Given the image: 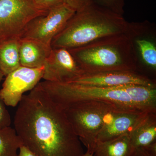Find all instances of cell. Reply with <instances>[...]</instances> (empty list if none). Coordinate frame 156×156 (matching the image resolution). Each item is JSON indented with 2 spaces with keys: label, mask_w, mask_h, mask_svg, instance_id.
<instances>
[{
  "label": "cell",
  "mask_w": 156,
  "mask_h": 156,
  "mask_svg": "<svg viewBox=\"0 0 156 156\" xmlns=\"http://www.w3.org/2000/svg\"><path fill=\"white\" fill-rule=\"evenodd\" d=\"M23 145L38 156H82V143L64 108L39 85L23 95L14 117Z\"/></svg>",
  "instance_id": "cell-1"
},
{
  "label": "cell",
  "mask_w": 156,
  "mask_h": 156,
  "mask_svg": "<svg viewBox=\"0 0 156 156\" xmlns=\"http://www.w3.org/2000/svg\"><path fill=\"white\" fill-rule=\"evenodd\" d=\"M62 107L88 100L104 101L126 110L156 112V87L130 85L115 87L44 81L38 83Z\"/></svg>",
  "instance_id": "cell-2"
},
{
  "label": "cell",
  "mask_w": 156,
  "mask_h": 156,
  "mask_svg": "<svg viewBox=\"0 0 156 156\" xmlns=\"http://www.w3.org/2000/svg\"><path fill=\"white\" fill-rule=\"evenodd\" d=\"M129 22L123 16L92 3L77 11L52 40V49H70L109 36L126 33Z\"/></svg>",
  "instance_id": "cell-3"
},
{
  "label": "cell",
  "mask_w": 156,
  "mask_h": 156,
  "mask_svg": "<svg viewBox=\"0 0 156 156\" xmlns=\"http://www.w3.org/2000/svg\"><path fill=\"white\" fill-rule=\"evenodd\" d=\"M68 50L84 73L136 71L137 68L136 51L126 33Z\"/></svg>",
  "instance_id": "cell-4"
},
{
  "label": "cell",
  "mask_w": 156,
  "mask_h": 156,
  "mask_svg": "<svg viewBox=\"0 0 156 156\" xmlns=\"http://www.w3.org/2000/svg\"><path fill=\"white\" fill-rule=\"evenodd\" d=\"M62 108L81 143L87 151L93 153L98 136L107 116L115 111L126 110L110 103L95 100L79 101Z\"/></svg>",
  "instance_id": "cell-5"
},
{
  "label": "cell",
  "mask_w": 156,
  "mask_h": 156,
  "mask_svg": "<svg viewBox=\"0 0 156 156\" xmlns=\"http://www.w3.org/2000/svg\"><path fill=\"white\" fill-rule=\"evenodd\" d=\"M48 13L38 9L33 0H0V44L20 39L32 20Z\"/></svg>",
  "instance_id": "cell-6"
},
{
  "label": "cell",
  "mask_w": 156,
  "mask_h": 156,
  "mask_svg": "<svg viewBox=\"0 0 156 156\" xmlns=\"http://www.w3.org/2000/svg\"><path fill=\"white\" fill-rule=\"evenodd\" d=\"M75 12L66 3L52 9L46 15L32 20L26 27L20 39H32L51 46L54 37Z\"/></svg>",
  "instance_id": "cell-7"
},
{
  "label": "cell",
  "mask_w": 156,
  "mask_h": 156,
  "mask_svg": "<svg viewBox=\"0 0 156 156\" xmlns=\"http://www.w3.org/2000/svg\"><path fill=\"white\" fill-rule=\"evenodd\" d=\"M44 66L30 68L20 66L5 76L0 98L6 106H17L25 92L30 91L43 79Z\"/></svg>",
  "instance_id": "cell-8"
},
{
  "label": "cell",
  "mask_w": 156,
  "mask_h": 156,
  "mask_svg": "<svg viewBox=\"0 0 156 156\" xmlns=\"http://www.w3.org/2000/svg\"><path fill=\"white\" fill-rule=\"evenodd\" d=\"M44 66L43 79L53 83H70L84 74L69 50L64 48H52Z\"/></svg>",
  "instance_id": "cell-9"
},
{
  "label": "cell",
  "mask_w": 156,
  "mask_h": 156,
  "mask_svg": "<svg viewBox=\"0 0 156 156\" xmlns=\"http://www.w3.org/2000/svg\"><path fill=\"white\" fill-rule=\"evenodd\" d=\"M70 83L97 87H115L136 85L156 87L153 81L146 76L138 73L136 71H113L84 73Z\"/></svg>",
  "instance_id": "cell-10"
},
{
  "label": "cell",
  "mask_w": 156,
  "mask_h": 156,
  "mask_svg": "<svg viewBox=\"0 0 156 156\" xmlns=\"http://www.w3.org/2000/svg\"><path fill=\"white\" fill-rule=\"evenodd\" d=\"M147 21L129 23L126 34L131 39L136 51L137 60L152 70H156V45L154 32Z\"/></svg>",
  "instance_id": "cell-11"
},
{
  "label": "cell",
  "mask_w": 156,
  "mask_h": 156,
  "mask_svg": "<svg viewBox=\"0 0 156 156\" xmlns=\"http://www.w3.org/2000/svg\"><path fill=\"white\" fill-rule=\"evenodd\" d=\"M147 112L123 110L111 112L105 118L97 141H105L130 134Z\"/></svg>",
  "instance_id": "cell-12"
},
{
  "label": "cell",
  "mask_w": 156,
  "mask_h": 156,
  "mask_svg": "<svg viewBox=\"0 0 156 156\" xmlns=\"http://www.w3.org/2000/svg\"><path fill=\"white\" fill-rule=\"evenodd\" d=\"M52 50L51 46L35 40L20 39L19 55L20 66L30 68L44 66Z\"/></svg>",
  "instance_id": "cell-13"
},
{
  "label": "cell",
  "mask_w": 156,
  "mask_h": 156,
  "mask_svg": "<svg viewBox=\"0 0 156 156\" xmlns=\"http://www.w3.org/2000/svg\"><path fill=\"white\" fill-rule=\"evenodd\" d=\"M134 149L142 148L156 142V112H148L129 134Z\"/></svg>",
  "instance_id": "cell-14"
},
{
  "label": "cell",
  "mask_w": 156,
  "mask_h": 156,
  "mask_svg": "<svg viewBox=\"0 0 156 156\" xmlns=\"http://www.w3.org/2000/svg\"><path fill=\"white\" fill-rule=\"evenodd\" d=\"M134 150L129 134H126L106 141H97L93 156H131Z\"/></svg>",
  "instance_id": "cell-15"
},
{
  "label": "cell",
  "mask_w": 156,
  "mask_h": 156,
  "mask_svg": "<svg viewBox=\"0 0 156 156\" xmlns=\"http://www.w3.org/2000/svg\"><path fill=\"white\" fill-rule=\"evenodd\" d=\"M20 39H15L0 44V70L5 77L20 66Z\"/></svg>",
  "instance_id": "cell-16"
},
{
  "label": "cell",
  "mask_w": 156,
  "mask_h": 156,
  "mask_svg": "<svg viewBox=\"0 0 156 156\" xmlns=\"http://www.w3.org/2000/svg\"><path fill=\"white\" fill-rule=\"evenodd\" d=\"M22 145L14 128L9 126L0 129V156H18V151Z\"/></svg>",
  "instance_id": "cell-17"
},
{
  "label": "cell",
  "mask_w": 156,
  "mask_h": 156,
  "mask_svg": "<svg viewBox=\"0 0 156 156\" xmlns=\"http://www.w3.org/2000/svg\"><path fill=\"white\" fill-rule=\"evenodd\" d=\"M92 2L119 15L125 13V0H92Z\"/></svg>",
  "instance_id": "cell-18"
},
{
  "label": "cell",
  "mask_w": 156,
  "mask_h": 156,
  "mask_svg": "<svg viewBox=\"0 0 156 156\" xmlns=\"http://www.w3.org/2000/svg\"><path fill=\"white\" fill-rule=\"evenodd\" d=\"M37 8L49 12L50 10L65 4V0H33Z\"/></svg>",
  "instance_id": "cell-19"
},
{
  "label": "cell",
  "mask_w": 156,
  "mask_h": 156,
  "mask_svg": "<svg viewBox=\"0 0 156 156\" xmlns=\"http://www.w3.org/2000/svg\"><path fill=\"white\" fill-rule=\"evenodd\" d=\"M6 105L0 98V129L10 126L11 120Z\"/></svg>",
  "instance_id": "cell-20"
},
{
  "label": "cell",
  "mask_w": 156,
  "mask_h": 156,
  "mask_svg": "<svg viewBox=\"0 0 156 156\" xmlns=\"http://www.w3.org/2000/svg\"><path fill=\"white\" fill-rule=\"evenodd\" d=\"M92 0H65V3L76 12L92 4Z\"/></svg>",
  "instance_id": "cell-21"
},
{
  "label": "cell",
  "mask_w": 156,
  "mask_h": 156,
  "mask_svg": "<svg viewBox=\"0 0 156 156\" xmlns=\"http://www.w3.org/2000/svg\"><path fill=\"white\" fill-rule=\"evenodd\" d=\"M18 156H38L24 145L20 147Z\"/></svg>",
  "instance_id": "cell-22"
},
{
  "label": "cell",
  "mask_w": 156,
  "mask_h": 156,
  "mask_svg": "<svg viewBox=\"0 0 156 156\" xmlns=\"http://www.w3.org/2000/svg\"><path fill=\"white\" fill-rule=\"evenodd\" d=\"M131 156H151L147 154L141 149H134V151L132 153Z\"/></svg>",
  "instance_id": "cell-23"
},
{
  "label": "cell",
  "mask_w": 156,
  "mask_h": 156,
  "mask_svg": "<svg viewBox=\"0 0 156 156\" xmlns=\"http://www.w3.org/2000/svg\"><path fill=\"white\" fill-rule=\"evenodd\" d=\"M82 156H93V153L87 151L86 153H85Z\"/></svg>",
  "instance_id": "cell-24"
},
{
  "label": "cell",
  "mask_w": 156,
  "mask_h": 156,
  "mask_svg": "<svg viewBox=\"0 0 156 156\" xmlns=\"http://www.w3.org/2000/svg\"><path fill=\"white\" fill-rule=\"evenodd\" d=\"M4 76H4V74H3V73L2 72V71L0 70V86H1V82ZM0 89H1V88H0Z\"/></svg>",
  "instance_id": "cell-25"
}]
</instances>
